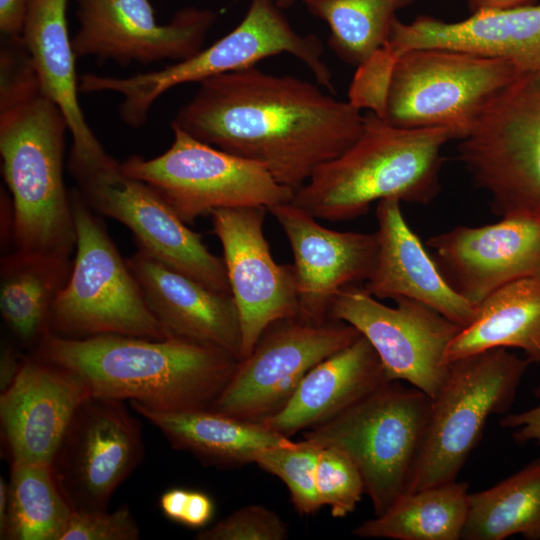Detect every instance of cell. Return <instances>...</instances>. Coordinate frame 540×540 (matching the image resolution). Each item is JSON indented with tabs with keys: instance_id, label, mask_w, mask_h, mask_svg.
Here are the masks:
<instances>
[{
	"instance_id": "3957f363",
	"label": "cell",
	"mask_w": 540,
	"mask_h": 540,
	"mask_svg": "<svg viewBox=\"0 0 540 540\" xmlns=\"http://www.w3.org/2000/svg\"><path fill=\"white\" fill-rule=\"evenodd\" d=\"M460 138L453 127L400 128L369 111L357 140L318 167L290 202L334 222L358 218L388 198L426 205L441 189L443 147Z\"/></svg>"
},
{
	"instance_id": "4316f807",
	"label": "cell",
	"mask_w": 540,
	"mask_h": 540,
	"mask_svg": "<svg viewBox=\"0 0 540 540\" xmlns=\"http://www.w3.org/2000/svg\"><path fill=\"white\" fill-rule=\"evenodd\" d=\"M70 258L13 250L0 260V313L18 343L33 351L49 333L53 305L66 286Z\"/></svg>"
},
{
	"instance_id": "ac0fdd59",
	"label": "cell",
	"mask_w": 540,
	"mask_h": 540,
	"mask_svg": "<svg viewBox=\"0 0 540 540\" xmlns=\"http://www.w3.org/2000/svg\"><path fill=\"white\" fill-rule=\"evenodd\" d=\"M444 278L478 306L510 282L540 277V215L514 214L480 227L457 226L426 240Z\"/></svg>"
},
{
	"instance_id": "52a82bcc",
	"label": "cell",
	"mask_w": 540,
	"mask_h": 540,
	"mask_svg": "<svg viewBox=\"0 0 540 540\" xmlns=\"http://www.w3.org/2000/svg\"><path fill=\"white\" fill-rule=\"evenodd\" d=\"M70 198L75 257L69 280L53 305L49 333L72 339L102 334L170 338L149 309L101 216L76 187Z\"/></svg>"
},
{
	"instance_id": "9a60e30c",
	"label": "cell",
	"mask_w": 540,
	"mask_h": 540,
	"mask_svg": "<svg viewBox=\"0 0 540 540\" xmlns=\"http://www.w3.org/2000/svg\"><path fill=\"white\" fill-rule=\"evenodd\" d=\"M79 29L72 38L76 58L152 64L180 62L203 49L217 19L210 9L186 7L166 24L156 18L152 0H75Z\"/></svg>"
},
{
	"instance_id": "8992f818",
	"label": "cell",
	"mask_w": 540,
	"mask_h": 540,
	"mask_svg": "<svg viewBox=\"0 0 540 540\" xmlns=\"http://www.w3.org/2000/svg\"><path fill=\"white\" fill-rule=\"evenodd\" d=\"M431 410L428 394L389 381L308 429L303 440L344 452L358 468L374 514L379 516L410 486L425 447Z\"/></svg>"
},
{
	"instance_id": "f1b7e54d",
	"label": "cell",
	"mask_w": 540,
	"mask_h": 540,
	"mask_svg": "<svg viewBox=\"0 0 540 540\" xmlns=\"http://www.w3.org/2000/svg\"><path fill=\"white\" fill-rule=\"evenodd\" d=\"M469 507L467 482L452 481L402 495L385 513L352 534L394 540H459Z\"/></svg>"
},
{
	"instance_id": "7a4b0ae2",
	"label": "cell",
	"mask_w": 540,
	"mask_h": 540,
	"mask_svg": "<svg viewBox=\"0 0 540 540\" xmlns=\"http://www.w3.org/2000/svg\"><path fill=\"white\" fill-rule=\"evenodd\" d=\"M32 354L76 372L92 396L165 412L210 409L240 361L179 338L117 334L72 339L48 333Z\"/></svg>"
},
{
	"instance_id": "ffe728a7",
	"label": "cell",
	"mask_w": 540,
	"mask_h": 540,
	"mask_svg": "<svg viewBox=\"0 0 540 540\" xmlns=\"http://www.w3.org/2000/svg\"><path fill=\"white\" fill-rule=\"evenodd\" d=\"M90 396L86 382L71 369L35 354L23 359L0 397L1 425L12 462L52 464Z\"/></svg>"
},
{
	"instance_id": "836d02e7",
	"label": "cell",
	"mask_w": 540,
	"mask_h": 540,
	"mask_svg": "<svg viewBox=\"0 0 540 540\" xmlns=\"http://www.w3.org/2000/svg\"><path fill=\"white\" fill-rule=\"evenodd\" d=\"M315 484L322 506H328L335 518L352 513L365 493L363 478L354 462L333 447L319 449Z\"/></svg>"
},
{
	"instance_id": "9c48e42d",
	"label": "cell",
	"mask_w": 540,
	"mask_h": 540,
	"mask_svg": "<svg viewBox=\"0 0 540 540\" xmlns=\"http://www.w3.org/2000/svg\"><path fill=\"white\" fill-rule=\"evenodd\" d=\"M530 364L507 348L449 363L447 377L432 399L425 447L406 493L457 480L488 418L511 407Z\"/></svg>"
},
{
	"instance_id": "8d00e7d4",
	"label": "cell",
	"mask_w": 540,
	"mask_h": 540,
	"mask_svg": "<svg viewBox=\"0 0 540 540\" xmlns=\"http://www.w3.org/2000/svg\"><path fill=\"white\" fill-rule=\"evenodd\" d=\"M139 527L127 506L112 513L106 509L74 510L61 540H135Z\"/></svg>"
},
{
	"instance_id": "d590c367",
	"label": "cell",
	"mask_w": 540,
	"mask_h": 540,
	"mask_svg": "<svg viewBox=\"0 0 540 540\" xmlns=\"http://www.w3.org/2000/svg\"><path fill=\"white\" fill-rule=\"evenodd\" d=\"M41 91L30 54L21 35H2L0 50V108Z\"/></svg>"
},
{
	"instance_id": "60d3db41",
	"label": "cell",
	"mask_w": 540,
	"mask_h": 540,
	"mask_svg": "<svg viewBox=\"0 0 540 540\" xmlns=\"http://www.w3.org/2000/svg\"><path fill=\"white\" fill-rule=\"evenodd\" d=\"M190 490L173 488L166 491L160 498V507L169 519L182 522Z\"/></svg>"
},
{
	"instance_id": "44dd1931",
	"label": "cell",
	"mask_w": 540,
	"mask_h": 540,
	"mask_svg": "<svg viewBox=\"0 0 540 540\" xmlns=\"http://www.w3.org/2000/svg\"><path fill=\"white\" fill-rule=\"evenodd\" d=\"M126 261L170 338L213 346L241 360L240 316L231 294L214 291L141 250Z\"/></svg>"
},
{
	"instance_id": "ab89813d",
	"label": "cell",
	"mask_w": 540,
	"mask_h": 540,
	"mask_svg": "<svg viewBox=\"0 0 540 540\" xmlns=\"http://www.w3.org/2000/svg\"><path fill=\"white\" fill-rule=\"evenodd\" d=\"M28 0H0V30L2 35H21Z\"/></svg>"
},
{
	"instance_id": "7bdbcfd3",
	"label": "cell",
	"mask_w": 540,
	"mask_h": 540,
	"mask_svg": "<svg viewBox=\"0 0 540 540\" xmlns=\"http://www.w3.org/2000/svg\"><path fill=\"white\" fill-rule=\"evenodd\" d=\"M536 0H467L474 12L479 10H505L535 4Z\"/></svg>"
},
{
	"instance_id": "603a6c76",
	"label": "cell",
	"mask_w": 540,
	"mask_h": 540,
	"mask_svg": "<svg viewBox=\"0 0 540 540\" xmlns=\"http://www.w3.org/2000/svg\"><path fill=\"white\" fill-rule=\"evenodd\" d=\"M400 202L388 198L377 204V256L362 288L376 299L407 298L421 302L462 328L466 327L474 319L477 307L444 278L405 220Z\"/></svg>"
},
{
	"instance_id": "74e56055",
	"label": "cell",
	"mask_w": 540,
	"mask_h": 540,
	"mask_svg": "<svg viewBox=\"0 0 540 540\" xmlns=\"http://www.w3.org/2000/svg\"><path fill=\"white\" fill-rule=\"evenodd\" d=\"M535 395L540 397V383L535 390ZM500 425L514 430L512 438L518 444L531 441L540 443V404L520 413L503 416L500 419Z\"/></svg>"
},
{
	"instance_id": "cb8c5ba5",
	"label": "cell",
	"mask_w": 540,
	"mask_h": 540,
	"mask_svg": "<svg viewBox=\"0 0 540 540\" xmlns=\"http://www.w3.org/2000/svg\"><path fill=\"white\" fill-rule=\"evenodd\" d=\"M387 382L379 356L360 335L309 370L286 405L262 423L290 438L332 419Z\"/></svg>"
},
{
	"instance_id": "7402d4cb",
	"label": "cell",
	"mask_w": 540,
	"mask_h": 540,
	"mask_svg": "<svg viewBox=\"0 0 540 540\" xmlns=\"http://www.w3.org/2000/svg\"><path fill=\"white\" fill-rule=\"evenodd\" d=\"M395 58L423 48L455 49L500 58L523 72L540 71V3L505 10H479L462 21L422 16L393 20L383 45Z\"/></svg>"
},
{
	"instance_id": "30bf717a",
	"label": "cell",
	"mask_w": 540,
	"mask_h": 540,
	"mask_svg": "<svg viewBox=\"0 0 540 540\" xmlns=\"http://www.w3.org/2000/svg\"><path fill=\"white\" fill-rule=\"evenodd\" d=\"M522 73L509 61L466 51L409 50L393 67L383 119L408 129L453 127L463 138L489 102Z\"/></svg>"
},
{
	"instance_id": "d4e9b609",
	"label": "cell",
	"mask_w": 540,
	"mask_h": 540,
	"mask_svg": "<svg viewBox=\"0 0 540 540\" xmlns=\"http://www.w3.org/2000/svg\"><path fill=\"white\" fill-rule=\"evenodd\" d=\"M68 0H28L21 33L42 93L63 113L72 136L70 155L92 157L105 152L88 126L78 101L76 56L67 24Z\"/></svg>"
},
{
	"instance_id": "83f0119b",
	"label": "cell",
	"mask_w": 540,
	"mask_h": 540,
	"mask_svg": "<svg viewBox=\"0 0 540 540\" xmlns=\"http://www.w3.org/2000/svg\"><path fill=\"white\" fill-rule=\"evenodd\" d=\"M494 348L520 349L531 363H540V277L519 279L489 294L451 341L446 360Z\"/></svg>"
},
{
	"instance_id": "e575fe53",
	"label": "cell",
	"mask_w": 540,
	"mask_h": 540,
	"mask_svg": "<svg viewBox=\"0 0 540 540\" xmlns=\"http://www.w3.org/2000/svg\"><path fill=\"white\" fill-rule=\"evenodd\" d=\"M288 526L275 511L247 505L196 535L197 540H285Z\"/></svg>"
},
{
	"instance_id": "7c38bea8",
	"label": "cell",
	"mask_w": 540,
	"mask_h": 540,
	"mask_svg": "<svg viewBox=\"0 0 540 540\" xmlns=\"http://www.w3.org/2000/svg\"><path fill=\"white\" fill-rule=\"evenodd\" d=\"M161 155H132L128 175L150 185L187 225L220 208L271 207L290 202L293 191L261 165L201 142L178 128Z\"/></svg>"
},
{
	"instance_id": "1f68e13d",
	"label": "cell",
	"mask_w": 540,
	"mask_h": 540,
	"mask_svg": "<svg viewBox=\"0 0 540 540\" xmlns=\"http://www.w3.org/2000/svg\"><path fill=\"white\" fill-rule=\"evenodd\" d=\"M414 0H304L327 23L329 45L343 61L359 66L388 40L397 10Z\"/></svg>"
},
{
	"instance_id": "5bb4252c",
	"label": "cell",
	"mask_w": 540,
	"mask_h": 540,
	"mask_svg": "<svg viewBox=\"0 0 540 540\" xmlns=\"http://www.w3.org/2000/svg\"><path fill=\"white\" fill-rule=\"evenodd\" d=\"M395 301L389 307L351 285L337 294L329 317L352 325L370 342L389 381H405L433 399L449 371L447 349L462 327L421 302Z\"/></svg>"
},
{
	"instance_id": "d6a6232c",
	"label": "cell",
	"mask_w": 540,
	"mask_h": 540,
	"mask_svg": "<svg viewBox=\"0 0 540 540\" xmlns=\"http://www.w3.org/2000/svg\"><path fill=\"white\" fill-rule=\"evenodd\" d=\"M319 449L301 440L291 446L260 451L254 459L261 469L278 477L287 486L291 502L301 515L314 514L322 507L315 484Z\"/></svg>"
},
{
	"instance_id": "4dcf8cb0",
	"label": "cell",
	"mask_w": 540,
	"mask_h": 540,
	"mask_svg": "<svg viewBox=\"0 0 540 540\" xmlns=\"http://www.w3.org/2000/svg\"><path fill=\"white\" fill-rule=\"evenodd\" d=\"M7 525L3 539L61 540L73 507L52 464L11 463Z\"/></svg>"
},
{
	"instance_id": "ee69618b",
	"label": "cell",
	"mask_w": 540,
	"mask_h": 540,
	"mask_svg": "<svg viewBox=\"0 0 540 540\" xmlns=\"http://www.w3.org/2000/svg\"><path fill=\"white\" fill-rule=\"evenodd\" d=\"M8 503H9V487L8 483L1 478L0 479V536L3 539L8 516Z\"/></svg>"
},
{
	"instance_id": "f546056e",
	"label": "cell",
	"mask_w": 540,
	"mask_h": 540,
	"mask_svg": "<svg viewBox=\"0 0 540 540\" xmlns=\"http://www.w3.org/2000/svg\"><path fill=\"white\" fill-rule=\"evenodd\" d=\"M540 540V458L485 490L469 493L463 540Z\"/></svg>"
},
{
	"instance_id": "277c9868",
	"label": "cell",
	"mask_w": 540,
	"mask_h": 540,
	"mask_svg": "<svg viewBox=\"0 0 540 540\" xmlns=\"http://www.w3.org/2000/svg\"><path fill=\"white\" fill-rule=\"evenodd\" d=\"M67 121L42 91L0 109L2 173L13 209V250L70 258L76 233L63 180Z\"/></svg>"
},
{
	"instance_id": "f6af8a7d",
	"label": "cell",
	"mask_w": 540,
	"mask_h": 540,
	"mask_svg": "<svg viewBox=\"0 0 540 540\" xmlns=\"http://www.w3.org/2000/svg\"><path fill=\"white\" fill-rule=\"evenodd\" d=\"M304 1V0H274V2L282 9V8H288L295 4L296 2Z\"/></svg>"
},
{
	"instance_id": "2e32d148",
	"label": "cell",
	"mask_w": 540,
	"mask_h": 540,
	"mask_svg": "<svg viewBox=\"0 0 540 540\" xmlns=\"http://www.w3.org/2000/svg\"><path fill=\"white\" fill-rule=\"evenodd\" d=\"M143 455L141 427L122 400L90 396L52 463L74 510L106 509Z\"/></svg>"
},
{
	"instance_id": "5b68a950",
	"label": "cell",
	"mask_w": 540,
	"mask_h": 540,
	"mask_svg": "<svg viewBox=\"0 0 540 540\" xmlns=\"http://www.w3.org/2000/svg\"><path fill=\"white\" fill-rule=\"evenodd\" d=\"M274 0H250L241 22L228 34L193 57L160 70L113 77L81 76L85 93L113 92L121 96L119 116L129 127L143 126L156 100L168 90L224 73L250 68L268 57L287 53L305 64L318 85L335 92L333 75L323 61V45L313 34L302 35Z\"/></svg>"
},
{
	"instance_id": "d6986e66",
	"label": "cell",
	"mask_w": 540,
	"mask_h": 540,
	"mask_svg": "<svg viewBox=\"0 0 540 540\" xmlns=\"http://www.w3.org/2000/svg\"><path fill=\"white\" fill-rule=\"evenodd\" d=\"M268 212L281 226L293 254L297 317L315 325L327 322L337 294L369 277L378 250L376 233L326 228L291 202L271 206Z\"/></svg>"
},
{
	"instance_id": "f35d334b",
	"label": "cell",
	"mask_w": 540,
	"mask_h": 540,
	"mask_svg": "<svg viewBox=\"0 0 540 540\" xmlns=\"http://www.w3.org/2000/svg\"><path fill=\"white\" fill-rule=\"evenodd\" d=\"M214 503L205 493L190 490L181 524L191 528H202L212 519Z\"/></svg>"
},
{
	"instance_id": "4fadbf2b",
	"label": "cell",
	"mask_w": 540,
	"mask_h": 540,
	"mask_svg": "<svg viewBox=\"0 0 540 540\" xmlns=\"http://www.w3.org/2000/svg\"><path fill=\"white\" fill-rule=\"evenodd\" d=\"M360 335L352 325L335 319L319 325L298 317L275 321L239 361L210 410L263 422L286 405L309 370Z\"/></svg>"
},
{
	"instance_id": "6da1fadb",
	"label": "cell",
	"mask_w": 540,
	"mask_h": 540,
	"mask_svg": "<svg viewBox=\"0 0 540 540\" xmlns=\"http://www.w3.org/2000/svg\"><path fill=\"white\" fill-rule=\"evenodd\" d=\"M198 84L171 128L261 165L293 192L362 132L358 108L297 77L253 66Z\"/></svg>"
},
{
	"instance_id": "484cf974",
	"label": "cell",
	"mask_w": 540,
	"mask_h": 540,
	"mask_svg": "<svg viewBox=\"0 0 540 540\" xmlns=\"http://www.w3.org/2000/svg\"><path fill=\"white\" fill-rule=\"evenodd\" d=\"M130 403L173 447L212 465L235 467L254 463L260 451L295 444L262 422L238 419L210 409L165 412L135 401Z\"/></svg>"
},
{
	"instance_id": "ba28073f",
	"label": "cell",
	"mask_w": 540,
	"mask_h": 540,
	"mask_svg": "<svg viewBox=\"0 0 540 540\" xmlns=\"http://www.w3.org/2000/svg\"><path fill=\"white\" fill-rule=\"evenodd\" d=\"M459 140V159L496 215H540V71L500 91Z\"/></svg>"
},
{
	"instance_id": "e0dca14e",
	"label": "cell",
	"mask_w": 540,
	"mask_h": 540,
	"mask_svg": "<svg viewBox=\"0 0 540 540\" xmlns=\"http://www.w3.org/2000/svg\"><path fill=\"white\" fill-rule=\"evenodd\" d=\"M268 208H220L211 213L212 232L223 249L231 295L239 311L241 360L269 325L297 317L298 297L292 264H277L264 235Z\"/></svg>"
},
{
	"instance_id": "8fae6325",
	"label": "cell",
	"mask_w": 540,
	"mask_h": 540,
	"mask_svg": "<svg viewBox=\"0 0 540 540\" xmlns=\"http://www.w3.org/2000/svg\"><path fill=\"white\" fill-rule=\"evenodd\" d=\"M68 169L88 206L127 227L138 250L214 291L231 294L223 258L212 254L201 235L150 185L124 172L107 152L91 158L69 155Z\"/></svg>"
},
{
	"instance_id": "b9f144b4",
	"label": "cell",
	"mask_w": 540,
	"mask_h": 540,
	"mask_svg": "<svg viewBox=\"0 0 540 540\" xmlns=\"http://www.w3.org/2000/svg\"><path fill=\"white\" fill-rule=\"evenodd\" d=\"M22 360L19 361L13 346L7 342L2 345L0 361V387L4 391L14 380Z\"/></svg>"
}]
</instances>
